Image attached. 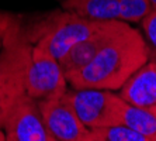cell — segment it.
Returning a JSON list of instances; mask_svg holds the SVG:
<instances>
[{"label":"cell","instance_id":"cell-13","mask_svg":"<svg viewBox=\"0 0 156 141\" xmlns=\"http://www.w3.org/2000/svg\"><path fill=\"white\" fill-rule=\"evenodd\" d=\"M151 11V0H120L118 20L125 23H141Z\"/></svg>","mask_w":156,"mask_h":141},{"label":"cell","instance_id":"cell-19","mask_svg":"<svg viewBox=\"0 0 156 141\" xmlns=\"http://www.w3.org/2000/svg\"><path fill=\"white\" fill-rule=\"evenodd\" d=\"M155 51H156V50H155Z\"/></svg>","mask_w":156,"mask_h":141},{"label":"cell","instance_id":"cell-1","mask_svg":"<svg viewBox=\"0 0 156 141\" xmlns=\"http://www.w3.org/2000/svg\"><path fill=\"white\" fill-rule=\"evenodd\" d=\"M152 47L138 30L127 24L82 69L66 76L73 89L120 91L151 57Z\"/></svg>","mask_w":156,"mask_h":141},{"label":"cell","instance_id":"cell-12","mask_svg":"<svg viewBox=\"0 0 156 141\" xmlns=\"http://www.w3.org/2000/svg\"><path fill=\"white\" fill-rule=\"evenodd\" d=\"M90 133L94 141H149L142 134L125 124L91 128Z\"/></svg>","mask_w":156,"mask_h":141},{"label":"cell","instance_id":"cell-11","mask_svg":"<svg viewBox=\"0 0 156 141\" xmlns=\"http://www.w3.org/2000/svg\"><path fill=\"white\" fill-rule=\"evenodd\" d=\"M122 124L138 131L149 141H156V116L145 109L131 106L122 100Z\"/></svg>","mask_w":156,"mask_h":141},{"label":"cell","instance_id":"cell-5","mask_svg":"<svg viewBox=\"0 0 156 141\" xmlns=\"http://www.w3.org/2000/svg\"><path fill=\"white\" fill-rule=\"evenodd\" d=\"M24 82L27 96L35 102L61 96L68 91V82L59 62L35 43L30 50Z\"/></svg>","mask_w":156,"mask_h":141},{"label":"cell","instance_id":"cell-4","mask_svg":"<svg viewBox=\"0 0 156 141\" xmlns=\"http://www.w3.org/2000/svg\"><path fill=\"white\" fill-rule=\"evenodd\" d=\"M65 98L89 130L122 124V99L113 91L68 87Z\"/></svg>","mask_w":156,"mask_h":141},{"label":"cell","instance_id":"cell-8","mask_svg":"<svg viewBox=\"0 0 156 141\" xmlns=\"http://www.w3.org/2000/svg\"><path fill=\"white\" fill-rule=\"evenodd\" d=\"M127 24L128 23L121 20H108L93 35L87 37L86 40L80 41L75 47L70 48L68 54L58 61L65 78L87 65L101 51L105 44L113 37H115Z\"/></svg>","mask_w":156,"mask_h":141},{"label":"cell","instance_id":"cell-7","mask_svg":"<svg viewBox=\"0 0 156 141\" xmlns=\"http://www.w3.org/2000/svg\"><path fill=\"white\" fill-rule=\"evenodd\" d=\"M3 130L6 141H56L44 124L37 102L28 96L14 106Z\"/></svg>","mask_w":156,"mask_h":141},{"label":"cell","instance_id":"cell-9","mask_svg":"<svg viewBox=\"0 0 156 141\" xmlns=\"http://www.w3.org/2000/svg\"><path fill=\"white\" fill-rule=\"evenodd\" d=\"M118 96L128 105L145 109L156 116V51L153 48L148 62L121 86Z\"/></svg>","mask_w":156,"mask_h":141},{"label":"cell","instance_id":"cell-3","mask_svg":"<svg viewBox=\"0 0 156 141\" xmlns=\"http://www.w3.org/2000/svg\"><path fill=\"white\" fill-rule=\"evenodd\" d=\"M104 23L79 17L63 10L40 21V24L31 30V33L27 30L26 33L31 43L44 47L56 61H59L70 48L93 35Z\"/></svg>","mask_w":156,"mask_h":141},{"label":"cell","instance_id":"cell-2","mask_svg":"<svg viewBox=\"0 0 156 141\" xmlns=\"http://www.w3.org/2000/svg\"><path fill=\"white\" fill-rule=\"evenodd\" d=\"M21 17L9 27L0 50V128L14 106L26 98V65L31 50V40L21 24Z\"/></svg>","mask_w":156,"mask_h":141},{"label":"cell","instance_id":"cell-17","mask_svg":"<svg viewBox=\"0 0 156 141\" xmlns=\"http://www.w3.org/2000/svg\"><path fill=\"white\" fill-rule=\"evenodd\" d=\"M151 6H152V10H156V0H151Z\"/></svg>","mask_w":156,"mask_h":141},{"label":"cell","instance_id":"cell-15","mask_svg":"<svg viewBox=\"0 0 156 141\" xmlns=\"http://www.w3.org/2000/svg\"><path fill=\"white\" fill-rule=\"evenodd\" d=\"M18 18H20V16L11 14L7 11H0V37H3L9 30V27Z\"/></svg>","mask_w":156,"mask_h":141},{"label":"cell","instance_id":"cell-18","mask_svg":"<svg viewBox=\"0 0 156 141\" xmlns=\"http://www.w3.org/2000/svg\"><path fill=\"white\" fill-rule=\"evenodd\" d=\"M2 47H3V41H2V37H0V50H2Z\"/></svg>","mask_w":156,"mask_h":141},{"label":"cell","instance_id":"cell-10","mask_svg":"<svg viewBox=\"0 0 156 141\" xmlns=\"http://www.w3.org/2000/svg\"><path fill=\"white\" fill-rule=\"evenodd\" d=\"M120 0H62V9L89 20H118Z\"/></svg>","mask_w":156,"mask_h":141},{"label":"cell","instance_id":"cell-6","mask_svg":"<svg viewBox=\"0 0 156 141\" xmlns=\"http://www.w3.org/2000/svg\"><path fill=\"white\" fill-rule=\"evenodd\" d=\"M37 107L47 130L56 141H94L90 130L68 103L65 93L37 100Z\"/></svg>","mask_w":156,"mask_h":141},{"label":"cell","instance_id":"cell-14","mask_svg":"<svg viewBox=\"0 0 156 141\" xmlns=\"http://www.w3.org/2000/svg\"><path fill=\"white\" fill-rule=\"evenodd\" d=\"M141 24L148 41L151 43L153 50H156V10L151 11L141 21Z\"/></svg>","mask_w":156,"mask_h":141},{"label":"cell","instance_id":"cell-16","mask_svg":"<svg viewBox=\"0 0 156 141\" xmlns=\"http://www.w3.org/2000/svg\"><path fill=\"white\" fill-rule=\"evenodd\" d=\"M0 141H6V135H4L3 128H0Z\"/></svg>","mask_w":156,"mask_h":141}]
</instances>
